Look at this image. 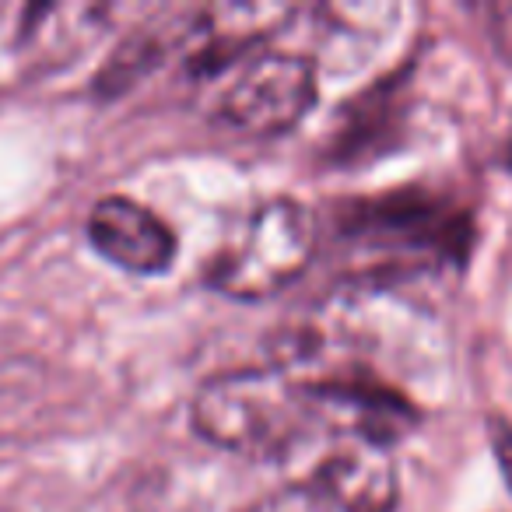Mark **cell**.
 <instances>
[{
	"label": "cell",
	"instance_id": "cell-6",
	"mask_svg": "<svg viewBox=\"0 0 512 512\" xmlns=\"http://www.w3.org/2000/svg\"><path fill=\"white\" fill-rule=\"evenodd\" d=\"M456 228L467 232V221H453V214L435 211L428 200H379V204H365L358 218L351 221V232L365 242L376 246L383 260H407V256H439V260H453L460 256L463 246H456L453 235Z\"/></svg>",
	"mask_w": 512,
	"mask_h": 512
},
{
	"label": "cell",
	"instance_id": "cell-12",
	"mask_svg": "<svg viewBox=\"0 0 512 512\" xmlns=\"http://www.w3.org/2000/svg\"><path fill=\"white\" fill-rule=\"evenodd\" d=\"M509 162H512V155H509Z\"/></svg>",
	"mask_w": 512,
	"mask_h": 512
},
{
	"label": "cell",
	"instance_id": "cell-1",
	"mask_svg": "<svg viewBox=\"0 0 512 512\" xmlns=\"http://www.w3.org/2000/svg\"><path fill=\"white\" fill-rule=\"evenodd\" d=\"M190 425L221 453L285 460L316 425L306 386L281 365L218 372L193 393Z\"/></svg>",
	"mask_w": 512,
	"mask_h": 512
},
{
	"label": "cell",
	"instance_id": "cell-4",
	"mask_svg": "<svg viewBox=\"0 0 512 512\" xmlns=\"http://www.w3.org/2000/svg\"><path fill=\"white\" fill-rule=\"evenodd\" d=\"M88 242L106 264L134 274L158 278L176 264V232L151 207L120 193H106L92 204L85 221Z\"/></svg>",
	"mask_w": 512,
	"mask_h": 512
},
{
	"label": "cell",
	"instance_id": "cell-7",
	"mask_svg": "<svg viewBox=\"0 0 512 512\" xmlns=\"http://www.w3.org/2000/svg\"><path fill=\"white\" fill-rule=\"evenodd\" d=\"M316 491L337 512H397V460L386 446L348 439L316 467Z\"/></svg>",
	"mask_w": 512,
	"mask_h": 512
},
{
	"label": "cell",
	"instance_id": "cell-8",
	"mask_svg": "<svg viewBox=\"0 0 512 512\" xmlns=\"http://www.w3.org/2000/svg\"><path fill=\"white\" fill-rule=\"evenodd\" d=\"M109 8H95V4H46V8L25 11L22 32H18V46L29 53L32 64L57 67L78 57L85 46L95 43L102 29H106Z\"/></svg>",
	"mask_w": 512,
	"mask_h": 512
},
{
	"label": "cell",
	"instance_id": "cell-5",
	"mask_svg": "<svg viewBox=\"0 0 512 512\" xmlns=\"http://www.w3.org/2000/svg\"><path fill=\"white\" fill-rule=\"evenodd\" d=\"M302 386H306L316 425L334 428L348 439L376 442V446L390 449L418 425V411L400 393L386 390L372 379L330 376Z\"/></svg>",
	"mask_w": 512,
	"mask_h": 512
},
{
	"label": "cell",
	"instance_id": "cell-3",
	"mask_svg": "<svg viewBox=\"0 0 512 512\" xmlns=\"http://www.w3.org/2000/svg\"><path fill=\"white\" fill-rule=\"evenodd\" d=\"M316 95L313 60L299 53H260L221 95L218 120L246 137H278L306 120Z\"/></svg>",
	"mask_w": 512,
	"mask_h": 512
},
{
	"label": "cell",
	"instance_id": "cell-2",
	"mask_svg": "<svg viewBox=\"0 0 512 512\" xmlns=\"http://www.w3.org/2000/svg\"><path fill=\"white\" fill-rule=\"evenodd\" d=\"M316 256V218L302 200L271 197L211 256L207 288L232 302H264L306 274Z\"/></svg>",
	"mask_w": 512,
	"mask_h": 512
},
{
	"label": "cell",
	"instance_id": "cell-10",
	"mask_svg": "<svg viewBox=\"0 0 512 512\" xmlns=\"http://www.w3.org/2000/svg\"><path fill=\"white\" fill-rule=\"evenodd\" d=\"M246 512H327V502L316 488H281L253 502Z\"/></svg>",
	"mask_w": 512,
	"mask_h": 512
},
{
	"label": "cell",
	"instance_id": "cell-9",
	"mask_svg": "<svg viewBox=\"0 0 512 512\" xmlns=\"http://www.w3.org/2000/svg\"><path fill=\"white\" fill-rule=\"evenodd\" d=\"M169 53V39L158 36L155 25H141L137 32H130L120 46H116L113 57L102 64V71L95 74V92L102 99H113V95L127 92L141 74L155 71L158 64Z\"/></svg>",
	"mask_w": 512,
	"mask_h": 512
},
{
	"label": "cell",
	"instance_id": "cell-11",
	"mask_svg": "<svg viewBox=\"0 0 512 512\" xmlns=\"http://www.w3.org/2000/svg\"><path fill=\"white\" fill-rule=\"evenodd\" d=\"M488 446H491V456H495L498 470H502L505 488L512 491V425L509 421H502V418L488 421Z\"/></svg>",
	"mask_w": 512,
	"mask_h": 512
}]
</instances>
